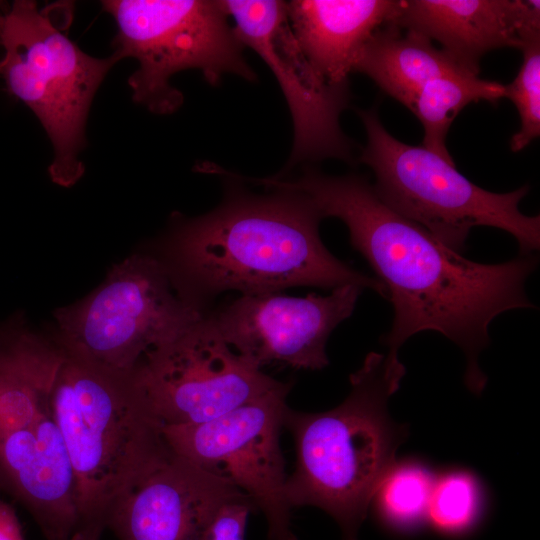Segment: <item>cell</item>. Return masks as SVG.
<instances>
[{"instance_id": "cell-15", "label": "cell", "mask_w": 540, "mask_h": 540, "mask_svg": "<svg viewBox=\"0 0 540 540\" xmlns=\"http://www.w3.org/2000/svg\"><path fill=\"white\" fill-rule=\"evenodd\" d=\"M437 41L463 70L479 75L480 60L503 47L520 48L540 33L536 0H401L392 24Z\"/></svg>"}, {"instance_id": "cell-4", "label": "cell", "mask_w": 540, "mask_h": 540, "mask_svg": "<svg viewBox=\"0 0 540 540\" xmlns=\"http://www.w3.org/2000/svg\"><path fill=\"white\" fill-rule=\"evenodd\" d=\"M63 350L52 406L74 477L80 526H105L112 506L173 452L132 374Z\"/></svg>"}, {"instance_id": "cell-16", "label": "cell", "mask_w": 540, "mask_h": 540, "mask_svg": "<svg viewBox=\"0 0 540 540\" xmlns=\"http://www.w3.org/2000/svg\"><path fill=\"white\" fill-rule=\"evenodd\" d=\"M295 39L317 75L347 88L370 36L396 19L401 0H295L286 3Z\"/></svg>"}, {"instance_id": "cell-18", "label": "cell", "mask_w": 540, "mask_h": 540, "mask_svg": "<svg viewBox=\"0 0 540 540\" xmlns=\"http://www.w3.org/2000/svg\"><path fill=\"white\" fill-rule=\"evenodd\" d=\"M505 98V85L478 75L459 72L444 74L427 82L413 108L423 130V147L454 163L446 146V136L458 113L469 103L496 102Z\"/></svg>"}, {"instance_id": "cell-20", "label": "cell", "mask_w": 540, "mask_h": 540, "mask_svg": "<svg viewBox=\"0 0 540 540\" xmlns=\"http://www.w3.org/2000/svg\"><path fill=\"white\" fill-rule=\"evenodd\" d=\"M480 507V487L474 476L450 471L434 480L426 520L439 532L459 535L474 526Z\"/></svg>"}, {"instance_id": "cell-1", "label": "cell", "mask_w": 540, "mask_h": 540, "mask_svg": "<svg viewBox=\"0 0 540 540\" xmlns=\"http://www.w3.org/2000/svg\"><path fill=\"white\" fill-rule=\"evenodd\" d=\"M262 183L303 194L323 218L345 223L352 247L373 268L393 306L392 327L382 340L387 355L398 357L404 342L421 331H437L464 352L468 389L482 392L487 377L478 358L489 344L490 323L503 312L535 307L525 291L538 264L534 254L499 264L468 260L388 207L357 174L330 176L309 168L296 179Z\"/></svg>"}, {"instance_id": "cell-24", "label": "cell", "mask_w": 540, "mask_h": 540, "mask_svg": "<svg viewBox=\"0 0 540 540\" xmlns=\"http://www.w3.org/2000/svg\"><path fill=\"white\" fill-rule=\"evenodd\" d=\"M105 526L99 522H91L79 526L68 540H100Z\"/></svg>"}, {"instance_id": "cell-8", "label": "cell", "mask_w": 540, "mask_h": 540, "mask_svg": "<svg viewBox=\"0 0 540 540\" xmlns=\"http://www.w3.org/2000/svg\"><path fill=\"white\" fill-rule=\"evenodd\" d=\"M101 3L117 26L112 55L118 61L132 57L139 63L128 80L132 98L153 113L167 115L181 106L183 95L170 78L182 70H200L213 86L228 73L256 80L221 1Z\"/></svg>"}, {"instance_id": "cell-23", "label": "cell", "mask_w": 540, "mask_h": 540, "mask_svg": "<svg viewBox=\"0 0 540 540\" xmlns=\"http://www.w3.org/2000/svg\"><path fill=\"white\" fill-rule=\"evenodd\" d=\"M0 540H24L16 510L0 497Z\"/></svg>"}, {"instance_id": "cell-22", "label": "cell", "mask_w": 540, "mask_h": 540, "mask_svg": "<svg viewBox=\"0 0 540 540\" xmlns=\"http://www.w3.org/2000/svg\"><path fill=\"white\" fill-rule=\"evenodd\" d=\"M253 509L249 498L223 505L197 540H244L248 516Z\"/></svg>"}, {"instance_id": "cell-10", "label": "cell", "mask_w": 540, "mask_h": 540, "mask_svg": "<svg viewBox=\"0 0 540 540\" xmlns=\"http://www.w3.org/2000/svg\"><path fill=\"white\" fill-rule=\"evenodd\" d=\"M132 376L162 425L210 421L284 384L235 352L207 312L149 351Z\"/></svg>"}, {"instance_id": "cell-11", "label": "cell", "mask_w": 540, "mask_h": 540, "mask_svg": "<svg viewBox=\"0 0 540 540\" xmlns=\"http://www.w3.org/2000/svg\"><path fill=\"white\" fill-rule=\"evenodd\" d=\"M292 383L210 421L163 425L170 449L229 479L246 494L267 523V540H297L286 497L280 435Z\"/></svg>"}, {"instance_id": "cell-9", "label": "cell", "mask_w": 540, "mask_h": 540, "mask_svg": "<svg viewBox=\"0 0 540 540\" xmlns=\"http://www.w3.org/2000/svg\"><path fill=\"white\" fill-rule=\"evenodd\" d=\"M205 314L159 258L136 254L115 265L84 300L57 310L55 339L71 354L131 375L149 351Z\"/></svg>"}, {"instance_id": "cell-2", "label": "cell", "mask_w": 540, "mask_h": 540, "mask_svg": "<svg viewBox=\"0 0 540 540\" xmlns=\"http://www.w3.org/2000/svg\"><path fill=\"white\" fill-rule=\"evenodd\" d=\"M322 219L303 194L258 195L229 187L213 211L176 223L160 260L181 293L203 309L207 298L228 290L255 295L297 286L357 285L387 298L377 278L328 251L319 234Z\"/></svg>"}, {"instance_id": "cell-13", "label": "cell", "mask_w": 540, "mask_h": 540, "mask_svg": "<svg viewBox=\"0 0 540 540\" xmlns=\"http://www.w3.org/2000/svg\"><path fill=\"white\" fill-rule=\"evenodd\" d=\"M362 290L345 285L327 296L241 295L210 315L229 346L256 367L320 370L329 364L330 334L352 315Z\"/></svg>"}, {"instance_id": "cell-17", "label": "cell", "mask_w": 540, "mask_h": 540, "mask_svg": "<svg viewBox=\"0 0 540 540\" xmlns=\"http://www.w3.org/2000/svg\"><path fill=\"white\" fill-rule=\"evenodd\" d=\"M353 71L370 77L410 111H413L421 89L430 80L444 74L469 73L428 38L394 25H385L370 36Z\"/></svg>"}, {"instance_id": "cell-5", "label": "cell", "mask_w": 540, "mask_h": 540, "mask_svg": "<svg viewBox=\"0 0 540 540\" xmlns=\"http://www.w3.org/2000/svg\"><path fill=\"white\" fill-rule=\"evenodd\" d=\"M64 350L19 317L0 325V493L20 504L46 540L80 526L75 484L53 406Z\"/></svg>"}, {"instance_id": "cell-6", "label": "cell", "mask_w": 540, "mask_h": 540, "mask_svg": "<svg viewBox=\"0 0 540 540\" xmlns=\"http://www.w3.org/2000/svg\"><path fill=\"white\" fill-rule=\"evenodd\" d=\"M359 116L367 134L360 161L374 172V190L392 210L458 253L476 226L508 232L520 255L539 249L540 217L519 209L529 186L508 193L487 191L464 177L455 164L393 137L375 109L360 110Z\"/></svg>"}, {"instance_id": "cell-19", "label": "cell", "mask_w": 540, "mask_h": 540, "mask_svg": "<svg viewBox=\"0 0 540 540\" xmlns=\"http://www.w3.org/2000/svg\"><path fill=\"white\" fill-rule=\"evenodd\" d=\"M434 480L431 472L420 463L395 462L372 499L381 520L399 531L417 527L427 518Z\"/></svg>"}, {"instance_id": "cell-14", "label": "cell", "mask_w": 540, "mask_h": 540, "mask_svg": "<svg viewBox=\"0 0 540 540\" xmlns=\"http://www.w3.org/2000/svg\"><path fill=\"white\" fill-rule=\"evenodd\" d=\"M243 498L226 477L173 452L112 506L105 528L118 540H197L223 505Z\"/></svg>"}, {"instance_id": "cell-7", "label": "cell", "mask_w": 540, "mask_h": 540, "mask_svg": "<svg viewBox=\"0 0 540 540\" xmlns=\"http://www.w3.org/2000/svg\"><path fill=\"white\" fill-rule=\"evenodd\" d=\"M0 45V76L8 91L33 111L51 141L52 180L73 184L84 171L79 154L90 106L117 58L86 54L30 0H16L0 13Z\"/></svg>"}, {"instance_id": "cell-3", "label": "cell", "mask_w": 540, "mask_h": 540, "mask_svg": "<svg viewBox=\"0 0 540 540\" xmlns=\"http://www.w3.org/2000/svg\"><path fill=\"white\" fill-rule=\"evenodd\" d=\"M404 375L398 357L370 352L350 375V392L340 405L320 413L285 412L296 452L287 501L292 509L314 506L328 513L343 540H358L376 489L407 437L406 426L395 423L387 408Z\"/></svg>"}, {"instance_id": "cell-12", "label": "cell", "mask_w": 540, "mask_h": 540, "mask_svg": "<svg viewBox=\"0 0 540 540\" xmlns=\"http://www.w3.org/2000/svg\"><path fill=\"white\" fill-rule=\"evenodd\" d=\"M244 47L256 52L275 75L289 106L294 143L289 167L303 161L351 158V143L339 117L349 89L322 80L300 49L289 24L286 2L221 1Z\"/></svg>"}, {"instance_id": "cell-21", "label": "cell", "mask_w": 540, "mask_h": 540, "mask_svg": "<svg viewBox=\"0 0 540 540\" xmlns=\"http://www.w3.org/2000/svg\"><path fill=\"white\" fill-rule=\"evenodd\" d=\"M522 65L514 80L505 85V98L515 105L520 129L510 141L513 152L523 150L540 135V34L524 40L519 48Z\"/></svg>"}]
</instances>
